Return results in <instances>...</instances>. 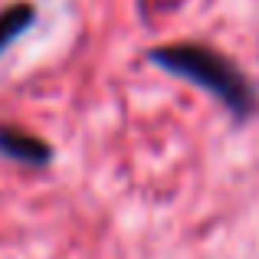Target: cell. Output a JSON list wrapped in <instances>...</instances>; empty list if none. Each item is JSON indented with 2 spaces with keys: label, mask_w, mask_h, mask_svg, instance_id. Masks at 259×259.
<instances>
[{
  "label": "cell",
  "mask_w": 259,
  "mask_h": 259,
  "mask_svg": "<svg viewBox=\"0 0 259 259\" xmlns=\"http://www.w3.org/2000/svg\"><path fill=\"white\" fill-rule=\"evenodd\" d=\"M148 63H154L158 69L181 76L187 82L200 85L203 92H210L236 121H246L256 112L259 92L246 79V72L233 63L230 56H223L213 46L200 43H171V46H154L148 50Z\"/></svg>",
  "instance_id": "obj_1"
},
{
  "label": "cell",
  "mask_w": 259,
  "mask_h": 259,
  "mask_svg": "<svg viewBox=\"0 0 259 259\" xmlns=\"http://www.w3.org/2000/svg\"><path fill=\"white\" fill-rule=\"evenodd\" d=\"M33 20H36V7H33L30 0H17V4L4 7V10H0V53L10 43H17L33 26Z\"/></svg>",
  "instance_id": "obj_3"
},
{
  "label": "cell",
  "mask_w": 259,
  "mask_h": 259,
  "mask_svg": "<svg viewBox=\"0 0 259 259\" xmlns=\"http://www.w3.org/2000/svg\"><path fill=\"white\" fill-rule=\"evenodd\" d=\"M0 154L30 167H46L53 161V148L43 138L20 132V128H10V125H0Z\"/></svg>",
  "instance_id": "obj_2"
}]
</instances>
